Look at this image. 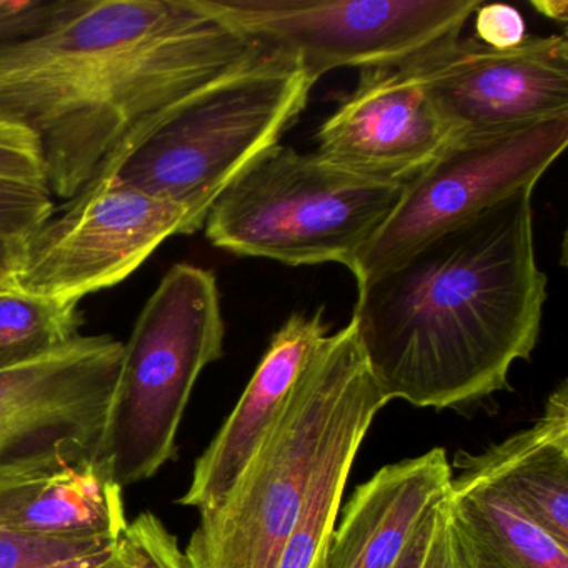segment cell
Returning <instances> with one entry per match:
<instances>
[{"instance_id":"obj_1","label":"cell","mask_w":568,"mask_h":568,"mask_svg":"<svg viewBox=\"0 0 568 568\" xmlns=\"http://www.w3.org/2000/svg\"><path fill=\"white\" fill-rule=\"evenodd\" d=\"M275 51L204 0H62L0 42V121L36 135L48 189L69 202L172 112Z\"/></svg>"},{"instance_id":"obj_2","label":"cell","mask_w":568,"mask_h":568,"mask_svg":"<svg viewBox=\"0 0 568 568\" xmlns=\"http://www.w3.org/2000/svg\"><path fill=\"white\" fill-rule=\"evenodd\" d=\"M534 189L430 239L358 285L351 321L388 402L465 407L508 388L540 337L547 275Z\"/></svg>"},{"instance_id":"obj_3","label":"cell","mask_w":568,"mask_h":568,"mask_svg":"<svg viewBox=\"0 0 568 568\" xmlns=\"http://www.w3.org/2000/svg\"><path fill=\"white\" fill-rule=\"evenodd\" d=\"M371 372L354 322L327 335L231 490L202 511L187 568L277 567L325 442Z\"/></svg>"},{"instance_id":"obj_4","label":"cell","mask_w":568,"mask_h":568,"mask_svg":"<svg viewBox=\"0 0 568 568\" xmlns=\"http://www.w3.org/2000/svg\"><path fill=\"white\" fill-rule=\"evenodd\" d=\"M217 278L178 264L159 282L124 344L98 460L122 488L178 454L179 428L205 367L224 355Z\"/></svg>"},{"instance_id":"obj_5","label":"cell","mask_w":568,"mask_h":568,"mask_svg":"<svg viewBox=\"0 0 568 568\" xmlns=\"http://www.w3.org/2000/svg\"><path fill=\"white\" fill-rule=\"evenodd\" d=\"M315 84L277 49L172 112L111 175L181 205L182 235L194 234L231 182L297 122Z\"/></svg>"},{"instance_id":"obj_6","label":"cell","mask_w":568,"mask_h":568,"mask_svg":"<svg viewBox=\"0 0 568 568\" xmlns=\"http://www.w3.org/2000/svg\"><path fill=\"white\" fill-rule=\"evenodd\" d=\"M402 191L398 182L277 144L219 195L202 229L212 245L241 257L292 267L335 262L351 271Z\"/></svg>"},{"instance_id":"obj_7","label":"cell","mask_w":568,"mask_h":568,"mask_svg":"<svg viewBox=\"0 0 568 568\" xmlns=\"http://www.w3.org/2000/svg\"><path fill=\"white\" fill-rule=\"evenodd\" d=\"M568 144V112L501 131L457 135L404 184L377 234L355 258L357 285L390 268L425 242L535 189Z\"/></svg>"},{"instance_id":"obj_8","label":"cell","mask_w":568,"mask_h":568,"mask_svg":"<svg viewBox=\"0 0 568 568\" xmlns=\"http://www.w3.org/2000/svg\"><path fill=\"white\" fill-rule=\"evenodd\" d=\"M318 82L335 69L400 65L458 38L481 0H204Z\"/></svg>"},{"instance_id":"obj_9","label":"cell","mask_w":568,"mask_h":568,"mask_svg":"<svg viewBox=\"0 0 568 568\" xmlns=\"http://www.w3.org/2000/svg\"><path fill=\"white\" fill-rule=\"evenodd\" d=\"M185 217L181 205L115 175L99 179L22 241L16 291L79 304L131 277L159 245L182 235Z\"/></svg>"},{"instance_id":"obj_10","label":"cell","mask_w":568,"mask_h":568,"mask_svg":"<svg viewBox=\"0 0 568 568\" xmlns=\"http://www.w3.org/2000/svg\"><path fill=\"white\" fill-rule=\"evenodd\" d=\"M462 134L501 131L568 112V42L527 36L511 49L448 39L400 64Z\"/></svg>"},{"instance_id":"obj_11","label":"cell","mask_w":568,"mask_h":568,"mask_svg":"<svg viewBox=\"0 0 568 568\" xmlns=\"http://www.w3.org/2000/svg\"><path fill=\"white\" fill-rule=\"evenodd\" d=\"M124 344L82 337L0 371V465L72 452L98 457Z\"/></svg>"},{"instance_id":"obj_12","label":"cell","mask_w":568,"mask_h":568,"mask_svg":"<svg viewBox=\"0 0 568 568\" xmlns=\"http://www.w3.org/2000/svg\"><path fill=\"white\" fill-rule=\"evenodd\" d=\"M457 132L402 65L361 71L357 88L322 122L315 154L375 181L405 184Z\"/></svg>"},{"instance_id":"obj_13","label":"cell","mask_w":568,"mask_h":568,"mask_svg":"<svg viewBox=\"0 0 568 568\" xmlns=\"http://www.w3.org/2000/svg\"><path fill=\"white\" fill-rule=\"evenodd\" d=\"M124 488L98 457L58 452L0 465V531L118 544Z\"/></svg>"},{"instance_id":"obj_14","label":"cell","mask_w":568,"mask_h":568,"mask_svg":"<svg viewBox=\"0 0 568 568\" xmlns=\"http://www.w3.org/2000/svg\"><path fill=\"white\" fill-rule=\"evenodd\" d=\"M327 335L324 308L312 315L295 312L275 332L234 410L195 462L191 484L179 505L202 514L225 497Z\"/></svg>"},{"instance_id":"obj_15","label":"cell","mask_w":568,"mask_h":568,"mask_svg":"<svg viewBox=\"0 0 568 568\" xmlns=\"http://www.w3.org/2000/svg\"><path fill=\"white\" fill-rule=\"evenodd\" d=\"M452 478L454 468L440 447L375 471L341 508L324 568H394L448 497Z\"/></svg>"},{"instance_id":"obj_16","label":"cell","mask_w":568,"mask_h":568,"mask_svg":"<svg viewBox=\"0 0 568 568\" xmlns=\"http://www.w3.org/2000/svg\"><path fill=\"white\" fill-rule=\"evenodd\" d=\"M452 468L494 485L531 520L568 544V382L551 392L531 427L480 454L458 452Z\"/></svg>"},{"instance_id":"obj_17","label":"cell","mask_w":568,"mask_h":568,"mask_svg":"<svg viewBox=\"0 0 568 568\" xmlns=\"http://www.w3.org/2000/svg\"><path fill=\"white\" fill-rule=\"evenodd\" d=\"M387 404L371 372L348 398L325 442L275 568H324L352 465L375 417Z\"/></svg>"},{"instance_id":"obj_18","label":"cell","mask_w":568,"mask_h":568,"mask_svg":"<svg viewBox=\"0 0 568 568\" xmlns=\"http://www.w3.org/2000/svg\"><path fill=\"white\" fill-rule=\"evenodd\" d=\"M448 505L484 528L525 568H568V544L531 520L494 485L457 475L452 478Z\"/></svg>"},{"instance_id":"obj_19","label":"cell","mask_w":568,"mask_h":568,"mask_svg":"<svg viewBox=\"0 0 568 568\" xmlns=\"http://www.w3.org/2000/svg\"><path fill=\"white\" fill-rule=\"evenodd\" d=\"M79 304L0 292V371L38 361L79 337Z\"/></svg>"},{"instance_id":"obj_20","label":"cell","mask_w":568,"mask_h":568,"mask_svg":"<svg viewBox=\"0 0 568 568\" xmlns=\"http://www.w3.org/2000/svg\"><path fill=\"white\" fill-rule=\"evenodd\" d=\"M54 212L48 187L0 179V237L22 242Z\"/></svg>"},{"instance_id":"obj_21","label":"cell","mask_w":568,"mask_h":568,"mask_svg":"<svg viewBox=\"0 0 568 568\" xmlns=\"http://www.w3.org/2000/svg\"><path fill=\"white\" fill-rule=\"evenodd\" d=\"M109 541L54 540L0 531V568H38L62 558L111 547Z\"/></svg>"},{"instance_id":"obj_22","label":"cell","mask_w":568,"mask_h":568,"mask_svg":"<svg viewBox=\"0 0 568 568\" xmlns=\"http://www.w3.org/2000/svg\"><path fill=\"white\" fill-rule=\"evenodd\" d=\"M0 179L48 187L38 139L28 129L0 121Z\"/></svg>"},{"instance_id":"obj_23","label":"cell","mask_w":568,"mask_h":568,"mask_svg":"<svg viewBox=\"0 0 568 568\" xmlns=\"http://www.w3.org/2000/svg\"><path fill=\"white\" fill-rule=\"evenodd\" d=\"M448 510H450L452 531H454L455 547H457L462 568H525L484 528L478 527L464 515L457 514L450 505Z\"/></svg>"},{"instance_id":"obj_24","label":"cell","mask_w":568,"mask_h":568,"mask_svg":"<svg viewBox=\"0 0 568 568\" xmlns=\"http://www.w3.org/2000/svg\"><path fill=\"white\" fill-rule=\"evenodd\" d=\"M474 16L475 39L488 48H517L528 36L524 18L511 6L481 4Z\"/></svg>"},{"instance_id":"obj_25","label":"cell","mask_w":568,"mask_h":568,"mask_svg":"<svg viewBox=\"0 0 568 568\" xmlns=\"http://www.w3.org/2000/svg\"><path fill=\"white\" fill-rule=\"evenodd\" d=\"M61 8V2L0 0V42L21 38L41 28Z\"/></svg>"},{"instance_id":"obj_26","label":"cell","mask_w":568,"mask_h":568,"mask_svg":"<svg viewBox=\"0 0 568 568\" xmlns=\"http://www.w3.org/2000/svg\"><path fill=\"white\" fill-rule=\"evenodd\" d=\"M420 568H462L457 547H455L454 531H452L447 498L438 507L434 530H432Z\"/></svg>"},{"instance_id":"obj_27","label":"cell","mask_w":568,"mask_h":568,"mask_svg":"<svg viewBox=\"0 0 568 568\" xmlns=\"http://www.w3.org/2000/svg\"><path fill=\"white\" fill-rule=\"evenodd\" d=\"M38 568H135L134 558L128 550L121 538L118 544L92 551V554L75 555V557L62 558L51 561Z\"/></svg>"},{"instance_id":"obj_28","label":"cell","mask_w":568,"mask_h":568,"mask_svg":"<svg viewBox=\"0 0 568 568\" xmlns=\"http://www.w3.org/2000/svg\"><path fill=\"white\" fill-rule=\"evenodd\" d=\"M445 501V500H444ZM442 501V504H444ZM440 504V505H442ZM438 505V507H440ZM438 507L428 515L427 520L422 525L420 530L415 535L414 540L408 545L407 550L402 555L394 568H420L424 561L425 550H427L428 540H430L432 530H434L435 518H437Z\"/></svg>"},{"instance_id":"obj_29","label":"cell","mask_w":568,"mask_h":568,"mask_svg":"<svg viewBox=\"0 0 568 568\" xmlns=\"http://www.w3.org/2000/svg\"><path fill=\"white\" fill-rule=\"evenodd\" d=\"M22 242L0 237V292L16 291V268Z\"/></svg>"},{"instance_id":"obj_30","label":"cell","mask_w":568,"mask_h":568,"mask_svg":"<svg viewBox=\"0 0 568 568\" xmlns=\"http://www.w3.org/2000/svg\"><path fill=\"white\" fill-rule=\"evenodd\" d=\"M531 8L544 16V18L550 19V21L560 22V24H567L568 21V2L567 0H531Z\"/></svg>"}]
</instances>
